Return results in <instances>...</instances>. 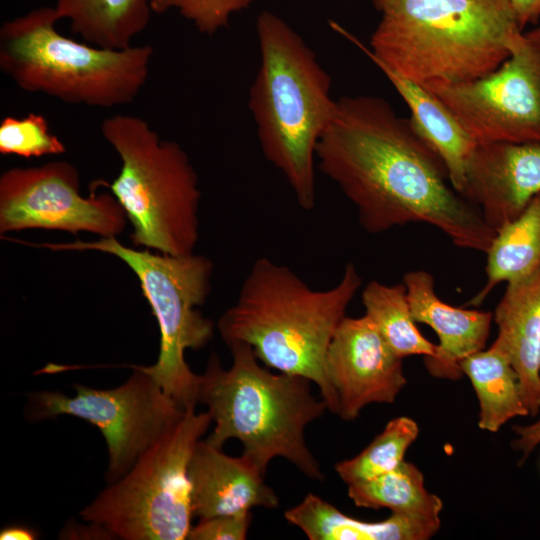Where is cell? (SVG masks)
<instances>
[{
    "instance_id": "d6a6232c",
    "label": "cell",
    "mask_w": 540,
    "mask_h": 540,
    "mask_svg": "<svg viewBox=\"0 0 540 540\" xmlns=\"http://www.w3.org/2000/svg\"><path fill=\"white\" fill-rule=\"evenodd\" d=\"M394 0H372L377 11L383 12Z\"/></svg>"
},
{
    "instance_id": "d4e9b609",
    "label": "cell",
    "mask_w": 540,
    "mask_h": 540,
    "mask_svg": "<svg viewBox=\"0 0 540 540\" xmlns=\"http://www.w3.org/2000/svg\"><path fill=\"white\" fill-rule=\"evenodd\" d=\"M418 435L416 421L407 416L396 417L359 454L338 462L335 471L347 485L390 472L405 461V454Z\"/></svg>"
},
{
    "instance_id": "7a4b0ae2",
    "label": "cell",
    "mask_w": 540,
    "mask_h": 540,
    "mask_svg": "<svg viewBox=\"0 0 540 540\" xmlns=\"http://www.w3.org/2000/svg\"><path fill=\"white\" fill-rule=\"evenodd\" d=\"M361 284L352 263L346 264L335 286L315 290L289 267L260 257L246 275L236 302L220 316L217 328L227 346L248 344L264 366L309 379L318 386L328 410L337 414L325 357Z\"/></svg>"
},
{
    "instance_id": "5b68a950",
    "label": "cell",
    "mask_w": 540,
    "mask_h": 540,
    "mask_svg": "<svg viewBox=\"0 0 540 540\" xmlns=\"http://www.w3.org/2000/svg\"><path fill=\"white\" fill-rule=\"evenodd\" d=\"M232 365L225 369L212 353L199 375L198 403L207 407L213 432L206 439L222 448L237 439L243 453L265 474L281 457L312 480L324 474L306 443L305 430L328 410L312 392V382L299 375L272 373L245 343L227 346Z\"/></svg>"
},
{
    "instance_id": "44dd1931",
    "label": "cell",
    "mask_w": 540,
    "mask_h": 540,
    "mask_svg": "<svg viewBox=\"0 0 540 540\" xmlns=\"http://www.w3.org/2000/svg\"><path fill=\"white\" fill-rule=\"evenodd\" d=\"M460 368L475 390L481 430L497 432L511 419L529 416L518 375L496 341L463 359Z\"/></svg>"
},
{
    "instance_id": "2e32d148",
    "label": "cell",
    "mask_w": 540,
    "mask_h": 540,
    "mask_svg": "<svg viewBox=\"0 0 540 540\" xmlns=\"http://www.w3.org/2000/svg\"><path fill=\"white\" fill-rule=\"evenodd\" d=\"M264 475L246 455L229 456L200 440L189 464L194 516L201 519L249 512L254 507H278V496Z\"/></svg>"
},
{
    "instance_id": "7402d4cb",
    "label": "cell",
    "mask_w": 540,
    "mask_h": 540,
    "mask_svg": "<svg viewBox=\"0 0 540 540\" xmlns=\"http://www.w3.org/2000/svg\"><path fill=\"white\" fill-rule=\"evenodd\" d=\"M486 255L487 281L466 306H479L499 283L522 279L540 267V193L518 218L496 231Z\"/></svg>"
},
{
    "instance_id": "7c38bea8",
    "label": "cell",
    "mask_w": 540,
    "mask_h": 540,
    "mask_svg": "<svg viewBox=\"0 0 540 540\" xmlns=\"http://www.w3.org/2000/svg\"><path fill=\"white\" fill-rule=\"evenodd\" d=\"M424 88L477 144L540 143V54L524 33L507 60L490 74Z\"/></svg>"
},
{
    "instance_id": "603a6c76",
    "label": "cell",
    "mask_w": 540,
    "mask_h": 540,
    "mask_svg": "<svg viewBox=\"0 0 540 540\" xmlns=\"http://www.w3.org/2000/svg\"><path fill=\"white\" fill-rule=\"evenodd\" d=\"M357 507L390 509L392 513L440 522L442 500L425 487L424 475L411 462L375 478L347 485Z\"/></svg>"
},
{
    "instance_id": "d6986e66",
    "label": "cell",
    "mask_w": 540,
    "mask_h": 540,
    "mask_svg": "<svg viewBox=\"0 0 540 540\" xmlns=\"http://www.w3.org/2000/svg\"><path fill=\"white\" fill-rule=\"evenodd\" d=\"M284 517L310 540H427L440 528V522L397 513L379 522L362 521L313 493L286 510Z\"/></svg>"
},
{
    "instance_id": "3957f363",
    "label": "cell",
    "mask_w": 540,
    "mask_h": 540,
    "mask_svg": "<svg viewBox=\"0 0 540 540\" xmlns=\"http://www.w3.org/2000/svg\"><path fill=\"white\" fill-rule=\"evenodd\" d=\"M381 14L370 49L340 32L374 64L422 87L490 74L524 33L510 0H394Z\"/></svg>"
},
{
    "instance_id": "cb8c5ba5",
    "label": "cell",
    "mask_w": 540,
    "mask_h": 540,
    "mask_svg": "<svg viewBox=\"0 0 540 540\" xmlns=\"http://www.w3.org/2000/svg\"><path fill=\"white\" fill-rule=\"evenodd\" d=\"M367 315L379 333L401 359L413 355L433 357L438 346L426 339L418 330L412 316L403 283L395 285L370 281L361 293Z\"/></svg>"
},
{
    "instance_id": "4dcf8cb0",
    "label": "cell",
    "mask_w": 540,
    "mask_h": 540,
    "mask_svg": "<svg viewBox=\"0 0 540 540\" xmlns=\"http://www.w3.org/2000/svg\"><path fill=\"white\" fill-rule=\"evenodd\" d=\"M38 534L32 528L22 525L4 527L0 532L1 540H34Z\"/></svg>"
},
{
    "instance_id": "ac0fdd59",
    "label": "cell",
    "mask_w": 540,
    "mask_h": 540,
    "mask_svg": "<svg viewBox=\"0 0 540 540\" xmlns=\"http://www.w3.org/2000/svg\"><path fill=\"white\" fill-rule=\"evenodd\" d=\"M375 65L409 107L414 130L442 160L452 187L460 194L477 143L435 95L386 66Z\"/></svg>"
},
{
    "instance_id": "1f68e13d",
    "label": "cell",
    "mask_w": 540,
    "mask_h": 540,
    "mask_svg": "<svg viewBox=\"0 0 540 540\" xmlns=\"http://www.w3.org/2000/svg\"><path fill=\"white\" fill-rule=\"evenodd\" d=\"M527 40L531 43V45L536 49V51L540 54V26L533 28L529 30L528 32H524Z\"/></svg>"
},
{
    "instance_id": "8fae6325",
    "label": "cell",
    "mask_w": 540,
    "mask_h": 540,
    "mask_svg": "<svg viewBox=\"0 0 540 540\" xmlns=\"http://www.w3.org/2000/svg\"><path fill=\"white\" fill-rule=\"evenodd\" d=\"M127 216L112 193L80 194L78 169L67 161L13 167L0 176V234L43 229L118 237Z\"/></svg>"
},
{
    "instance_id": "5bb4252c",
    "label": "cell",
    "mask_w": 540,
    "mask_h": 540,
    "mask_svg": "<svg viewBox=\"0 0 540 540\" xmlns=\"http://www.w3.org/2000/svg\"><path fill=\"white\" fill-rule=\"evenodd\" d=\"M540 193V143L477 144L460 195L494 231L518 218Z\"/></svg>"
},
{
    "instance_id": "8992f818",
    "label": "cell",
    "mask_w": 540,
    "mask_h": 540,
    "mask_svg": "<svg viewBox=\"0 0 540 540\" xmlns=\"http://www.w3.org/2000/svg\"><path fill=\"white\" fill-rule=\"evenodd\" d=\"M53 7H40L3 22L0 70L29 93L67 104L114 108L132 103L145 86L153 48L107 49L57 31Z\"/></svg>"
},
{
    "instance_id": "6da1fadb",
    "label": "cell",
    "mask_w": 540,
    "mask_h": 540,
    "mask_svg": "<svg viewBox=\"0 0 540 540\" xmlns=\"http://www.w3.org/2000/svg\"><path fill=\"white\" fill-rule=\"evenodd\" d=\"M316 164L353 204L368 233L426 223L455 246L485 254L496 235L452 187L442 160L410 120L381 97L336 99Z\"/></svg>"
},
{
    "instance_id": "f546056e",
    "label": "cell",
    "mask_w": 540,
    "mask_h": 540,
    "mask_svg": "<svg viewBox=\"0 0 540 540\" xmlns=\"http://www.w3.org/2000/svg\"><path fill=\"white\" fill-rule=\"evenodd\" d=\"M522 30L540 18V0H510Z\"/></svg>"
},
{
    "instance_id": "ffe728a7",
    "label": "cell",
    "mask_w": 540,
    "mask_h": 540,
    "mask_svg": "<svg viewBox=\"0 0 540 540\" xmlns=\"http://www.w3.org/2000/svg\"><path fill=\"white\" fill-rule=\"evenodd\" d=\"M151 0H56L59 20L94 46L125 49L149 24Z\"/></svg>"
},
{
    "instance_id": "277c9868",
    "label": "cell",
    "mask_w": 540,
    "mask_h": 540,
    "mask_svg": "<svg viewBox=\"0 0 540 540\" xmlns=\"http://www.w3.org/2000/svg\"><path fill=\"white\" fill-rule=\"evenodd\" d=\"M259 66L249 110L264 157L283 175L303 210L316 204V149L334 112L331 77L283 18L256 19Z\"/></svg>"
},
{
    "instance_id": "30bf717a",
    "label": "cell",
    "mask_w": 540,
    "mask_h": 540,
    "mask_svg": "<svg viewBox=\"0 0 540 540\" xmlns=\"http://www.w3.org/2000/svg\"><path fill=\"white\" fill-rule=\"evenodd\" d=\"M111 389L76 384L75 396L38 391L28 399V417L43 420L68 415L83 419L102 433L108 452L106 481L122 478L136 461L182 418L183 409L141 366Z\"/></svg>"
},
{
    "instance_id": "83f0119b",
    "label": "cell",
    "mask_w": 540,
    "mask_h": 540,
    "mask_svg": "<svg viewBox=\"0 0 540 540\" xmlns=\"http://www.w3.org/2000/svg\"><path fill=\"white\" fill-rule=\"evenodd\" d=\"M252 522V513L201 518L191 527L189 540H244Z\"/></svg>"
},
{
    "instance_id": "ba28073f",
    "label": "cell",
    "mask_w": 540,
    "mask_h": 540,
    "mask_svg": "<svg viewBox=\"0 0 540 540\" xmlns=\"http://www.w3.org/2000/svg\"><path fill=\"white\" fill-rule=\"evenodd\" d=\"M37 246L53 251L110 254L135 273L160 331L156 362L141 367L183 409L196 407L199 375L190 369L185 351L201 349L214 335V323L198 309L211 291L213 262L195 252L175 256L128 247L117 237Z\"/></svg>"
},
{
    "instance_id": "484cf974",
    "label": "cell",
    "mask_w": 540,
    "mask_h": 540,
    "mask_svg": "<svg viewBox=\"0 0 540 540\" xmlns=\"http://www.w3.org/2000/svg\"><path fill=\"white\" fill-rule=\"evenodd\" d=\"M66 152L59 137L51 133L44 115L30 112L24 117L6 116L0 122V153L23 158Z\"/></svg>"
},
{
    "instance_id": "4fadbf2b",
    "label": "cell",
    "mask_w": 540,
    "mask_h": 540,
    "mask_svg": "<svg viewBox=\"0 0 540 540\" xmlns=\"http://www.w3.org/2000/svg\"><path fill=\"white\" fill-rule=\"evenodd\" d=\"M402 360L367 315L345 316L325 357L326 375L337 398V415L351 421L370 404L393 403L407 384Z\"/></svg>"
},
{
    "instance_id": "9a60e30c",
    "label": "cell",
    "mask_w": 540,
    "mask_h": 540,
    "mask_svg": "<svg viewBox=\"0 0 540 540\" xmlns=\"http://www.w3.org/2000/svg\"><path fill=\"white\" fill-rule=\"evenodd\" d=\"M403 284L415 322L431 327L439 339L437 354L424 357L427 371L435 378L460 379V362L485 348L493 313L445 303L436 295L433 276L424 270L407 272Z\"/></svg>"
},
{
    "instance_id": "9c48e42d",
    "label": "cell",
    "mask_w": 540,
    "mask_h": 540,
    "mask_svg": "<svg viewBox=\"0 0 540 540\" xmlns=\"http://www.w3.org/2000/svg\"><path fill=\"white\" fill-rule=\"evenodd\" d=\"M212 419L189 407L119 480L80 516L123 540H184L192 527L189 464Z\"/></svg>"
},
{
    "instance_id": "4316f807",
    "label": "cell",
    "mask_w": 540,
    "mask_h": 540,
    "mask_svg": "<svg viewBox=\"0 0 540 540\" xmlns=\"http://www.w3.org/2000/svg\"><path fill=\"white\" fill-rule=\"evenodd\" d=\"M254 0H151L153 13L162 14L170 10L178 12L196 30L205 35H214L225 29L238 12L247 9Z\"/></svg>"
},
{
    "instance_id": "52a82bcc",
    "label": "cell",
    "mask_w": 540,
    "mask_h": 540,
    "mask_svg": "<svg viewBox=\"0 0 540 540\" xmlns=\"http://www.w3.org/2000/svg\"><path fill=\"white\" fill-rule=\"evenodd\" d=\"M101 133L121 160L118 176L105 185L132 225L133 246L175 256L194 253L201 192L186 151L136 115L107 117Z\"/></svg>"
},
{
    "instance_id": "e0dca14e",
    "label": "cell",
    "mask_w": 540,
    "mask_h": 540,
    "mask_svg": "<svg viewBox=\"0 0 540 540\" xmlns=\"http://www.w3.org/2000/svg\"><path fill=\"white\" fill-rule=\"evenodd\" d=\"M493 320L496 342L515 369L529 416L540 412V267L507 283Z\"/></svg>"
},
{
    "instance_id": "f1b7e54d",
    "label": "cell",
    "mask_w": 540,
    "mask_h": 540,
    "mask_svg": "<svg viewBox=\"0 0 540 540\" xmlns=\"http://www.w3.org/2000/svg\"><path fill=\"white\" fill-rule=\"evenodd\" d=\"M513 429L516 437L512 448L521 453L522 464L540 444V418L531 424L515 426Z\"/></svg>"
}]
</instances>
